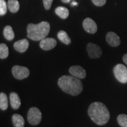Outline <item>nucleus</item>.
Wrapping results in <instances>:
<instances>
[{"mask_svg":"<svg viewBox=\"0 0 127 127\" xmlns=\"http://www.w3.org/2000/svg\"><path fill=\"white\" fill-rule=\"evenodd\" d=\"M88 114L94 123L98 125L106 124L110 119L109 110L101 102L92 103L88 108Z\"/></svg>","mask_w":127,"mask_h":127,"instance_id":"f257e3e1","label":"nucleus"},{"mask_svg":"<svg viewBox=\"0 0 127 127\" xmlns=\"http://www.w3.org/2000/svg\"><path fill=\"white\" fill-rule=\"evenodd\" d=\"M58 85L64 92L73 96L79 95L83 90L80 79L73 75L62 76L58 79Z\"/></svg>","mask_w":127,"mask_h":127,"instance_id":"f03ea898","label":"nucleus"},{"mask_svg":"<svg viewBox=\"0 0 127 127\" xmlns=\"http://www.w3.org/2000/svg\"><path fill=\"white\" fill-rule=\"evenodd\" d=\"M27 37L33 41H41L47 36L50 31V24L47 21L37 24L30 23L27 28Z\"/></svg>","mask_w":127,"mask_h":127,"instance_id":"7ed1b4c3","label":"nucleus"},{"mask_svg":"<svg viewBox=\"0 0 127 127\" xmlns=\"http://www.w3.org/2000/svg\"><path fill=\"white\" fill-rule=\"evenodd\" d=\"M27 120L31 125H38L42 120V114L40 110L36 107L31 108L28 112Z\"/></svg>","mask_w":127,"mask_h":127,"instance_id":"20e7f679","label":"nucleus"},{"mask_svg":"<svg viewBox=\"0 0 127 127\" xmlns=\"http://www.w3.org/2000/svg\"><path fill=\"white\" fill-rule=\"evenodd\" d=\"M114 74L116 79L121 83H127V68L122 64H118L113 69Z\"/></svg>","mask_w":127,"mask_h":127,"instance_id":"39448f33","label":"nucleus"},{"mask_svg":"<svg viewBox=\"0 0 127 127\" xmlns=\"http://www.w3.org/2000/svg\"><path fill=\"white\" fill-rule=\"evenodd\" d=\"M12 75L16 79H24L30 75V70L25 66L15 65L12 68Z\"/></svg>","mask_w":127,"mask_h":127,"instance_id":"423d86ee","label":"nucleus"},{"mask_svg":"<svg viewBox=\"0 0 127 127\" xmlns=\"http://www.w3.org/2000/svg\"><path fill=\"white\" fill-rule=\"evenodd\" d=\"M87 51L91 58H98L102 54L101 47L96 44L90 42L87 44Z\"/></svg>","mask_w":127,"mask_h":127,"instance_id":"0eeeda50","label":"nucleus"},{"mask_svg":"<svg viewBox=\"0 0 127 127\" xmlns=\"http://www.w3.org/2000/svg\"><path fill=\"white\" fill-rule=\"evenodd\" d=\"M82 25L85 31L89 34H94L98 30L97 25L93 19L87 18L84 20Z\"/></svg>","mask_w":127,"mask_h":127,"instance_id":"6e6552de","label":"nucleus"},{"mask_svg":"<svg viewBox=\"0 0 127 127\" xmlns=\"http://www.w3.org/2000/svg\"><path fill=\"white\" fill-rule=\"evenodd\" d=\"M57 42L56 39L53 38H45L40 41L39 47L45 51H49L54 48L56 47Z\"/></svg>","mask_w":127,"mask_h":127,"instance_id":"1a4fd4ad","label":"nucleus"},{"mask_svg":"<svg viewBox=\"0 0 127 127\" xmlns=\"http://www.w3.org/2000/svg\"><path fill=\"white\" fill-rule=\"evenodd\" d=\"M69 72L71 75L78 78L79 79H84L86 77V71L83 67L79 65H74L71 66Z\"/></svg>","mask_w":127,"mask_h":127,"instance_id":"9d476101","label":"nucleus"},{"mask_svg":"<svg viewBox=\"0 0 127 127\" xmlns=\"http://www.w3.org/2000/svg\"><path fill=\"white\" fill-rule=\"evenodd\" d=\"M106 41L111 47H118L121 44V39L118 35L114 32H109L106 35Z\"/></svg>","mask_w":127,"mask_h":127,"instance_id":"9b49d317","label":"nucleus"},{"mask_svg":"<svg viewBox=\"0 0 127 127\" xmlns=\"http://www.w3.org/2000/svg\"><path fill=\"white\" fill-rule=\"evenodd\" d=\"M29 47V41L27 39H23L15 42L14 44V49L20 53H23L28 50Z\"/></svg>","mask_w":127,"mask_h":127,"instance_id":"f8f14e48","label":"nucleus"},{"mask_svg":"<svg viewBox=\"0 0 127 127\" xmlns=\"http://www.w3.org/2000/svg\"><path fill=\"white\" fill-rule=\"evenodd\" d=\"M9 99L11 107L14 109H18L21 106V99L20 96L16 93L12 92L9 95Z\"/></svg>","mask_w":127,"mask_h":127,"instance_id":"ddd939ff","label":"nucleus"},{"mask_svg":"<svg viewBox=\"0 0 127 127\" xmlns=\"http://www.w3.org/2000/svg\"><path fill=\"white\" fill-rule=\"evenodd\" d=\"M12 121L14 127H24L25 125L24 119L21 115L15 114L12 117Z\"/></svg>","mask_w":127,"mask_h":127,"instance_id":"4468645a","label":"nucleus"},{"mask_svg":"<svg viewBox=\"0 0 127 127\" xmlns=\"http://www.w3.org/2000/svg\"><path fill=\"white\" fill-rule=\"evenodd\" d=\"M55 13L62 19H66L69 16V10L64 7H58L55 10Z\"/></svg>","mask_w":127,"mask_h":127,"instance_id":"2eb2a0df","label":"nucleus"},{"mask_svg":"<svg viewBox=\"0 0 127 127\" xmlns=\"http://www.w3.org/2000/svg\"><path fill=\"white\" fill-rule=\"evenodd\" d=\"M7 5L8 9L12 13H16L20 9V3L18 0H8Z\"/></svg>","mask_w":127,"mask_h":127,"instance_id":"dca6fc26","label":"nucleus"},{"mask_svg":"<svg viewBox=\"0 0 127 127\" xmlns=\"http://www.w3.org/2000/svg\"><path fill=\"white\" fill-rule=\"evenodd\" d=\"M57 36H58V39H59L63 43L66 44V45H69V44H71V40L70 38H69V36H68L67 33H66L65 31L61 30V31L58 32Z\"/></svg>","mask_w":127,"mask_h":127,"instance_id":"f3484780","label":"nucleus"},{"mask_svg":"<svg viewBox=\"0 0 127 127\" xmlns=\"http://www.w3.org/2000/svg\"><path fill=\"white\" fill-rule=\"evenodd\" d=\"M4 37L8 41H11L15 37V34L12 30V28L9 25H7L4 28L3 31Z\"/></svg>","mask_w":127,"mask_h":127,"instance_id":"a211bd4d","label":"nucleus"},{"mask_svg":"<svg viewBox=\"0 0 127 127\" xmlns=\"http://www.w3.org/2000/svg\"><path fill=\"white\" fill-rule=\"evenodd\" d=\"M8 105L7 96L4 93L0 94V108L1 110H6L7 109Z\"/></svg>","mask_w":127,"mask_h":127,"instance_id":"6ab92c4d","label":"nucleus"},{"mask_svg":"<svg viewBox=\"0 0 127 127\" xmlns=\"http://www.w3.org/2000/svg\"><path fill=\"white\" fill-rule=\"evenodd\" d=\"M9 51L7 45L4 43L0 44V58L5 59L8 57Z\"/></svg>","mask_w":127,"mask_h":127,"instance_id":"aec40b11","label":"nucleus"},{"mask_svg":"<svg viewBox=\"0 0 127 127\" xmlns=\"http://www.w3.org/2000/svg\"><path fill=\"white\" fill-rule=\"evenodd\" d=\"M118 124L122 127H127V115L120 114L117 117Z\"/></svg>","mask_w":127,"mask_h":127,"instance_id":"412c9836","label":"nucleus"},{"mask_svg":"<svg viewBox=\"0 0 127 127\" xmlns=\"http://www.w3.org/2000/svg\"><path fill=\"white\" fill-rule=\"evenodd\" d=\"M8 5L5 0H0V15H5L7 12Z\"/></svg>","mask_w":127,"mask_h":127,"instance_id":"4be33fe9","label":"nucleus"},{"mask_svg":"<svg viewBox=\"0 0 127 127\" xmlns=\"http://www.w3.org/2000/svg\"><path fill=\"white\" fill-rule=\"evenodd\" d=\"M92 2L95 5L98 7H102L107 2V0H92Z\"/></svg>","mask_w":127,"mask_h":127,"instance_id":"5701e85b","label":"nucleus"},{"mask_svg":"<svg viewBox=\"0 0 127 127\" xmlns=\"http://www.w3.org/2000/svg\"><path fill=\"white\" fill-rule=\"evenodd\" d=\"M53 0H43V4L44 8L47 10H49L51 7Z\"/></svg>","mask_w":127,"mask_h":127,"instance_id":"b1692460","label":"nucleus"},{"mask_svg":"<svg viewBox=\"0 0 127 127\" xmlns=\"http://www.w3.org/2000/svg\"><path fill=\"white\" fill-rule=\"evenodd\" d=\"M123 60L124 62L127 65V54H125L124 55L123 57Z\"/></svg>","mask_w":127,"mask_h":127,"instance_id":"393cba45","label":"nucleus"},{"mask_svg":"<svg viewBox=\"0 0 127 127\" xmlns=\"http://www.w3.org/2000/svg\"><path fill=\"white\" fill-rule=\"evenodd\" d=\"M71 5H72V6H77V5H78V3L75 1H73L72 3H71Z\"/></svg>","mask_w":127,"mask_h":127,"instance_id":"a878e982","label":"nucleus"},{"mask_svg":"<svg viewBox=\"0 0 127 127\" xmlns=\"http://www.w3.org/2000/svg\"><path fill=\"white\" fill-rule=\"evenodd\" d=\"M62 2H64V3H68L71 1V0H61Z\"/></svg>","mask_w":127,"mask_h":127,"instance_id":"bb28decb","label":"nucleus"}]
</instances>
